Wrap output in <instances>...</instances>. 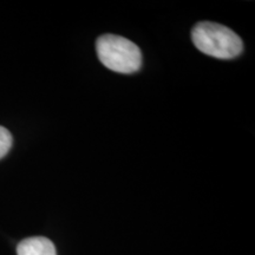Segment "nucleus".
<instances>
[{
    "instance_id": "nucleus-1",
    "label": "nucleus",
    "mask_w": 255,
    "mask_h": 255,
    "mask_svg": "<svg viewBox=\"0 0 255 255\" xmlns=\"http://www.w3.org/2000/svg\"><path fill=\"white\" fill-rule=\"evenodd\" d=\"M193 43L201 52L219 59H233L244 49L241 38L225 25L202 21L193 28Z\"/></svg>"
},
{
    "instance_id": "nucleus-2",
    "label": "nucleus",
    "mask_w": 255,
    "mask_h": 255,
    "mask_svg": "<svg viewBox=\"0 0 255 255\" xmlns=\"http://www.w3.org/2000/svg\"><path fill=\"white\" fill-rule=\"evenodd\" d=\"M97 56L104 66L119 73H133L142 65L139 47L127 38L103 34L96 43Z\"/></svg>"
},
{
    "instance_id": "nucleus-3",
    "label": "nucleus",
    "mask_w": 255,
    "mask_h": 255,
    "mask_svg": "<svg viewBox=\"0 0 255 255\" xmlns=\"http://www.w3.org/2000/svg\"><path fill=\"white\" fill-rule=\"evenodd\" d=\"M18 255H57L55 245L43 237L25 239L18 245Z\"/></svg>"
},
{
    "instance_id": "nucleus-4",
    "label": "nucleus",
    "mask_w": 255,
    "mask_h": 255,
    "mask_svg": "<svg viewBox=\"0 0 255 255\" xmlns=\"http://www.w3.org/2000/svg\"><path fill=\"white\" fill-rule=\"evenodd\" d=\"M12 135L4 127H0V158L7 154L12 146Z\"/></svg>"
}]
</instances>
